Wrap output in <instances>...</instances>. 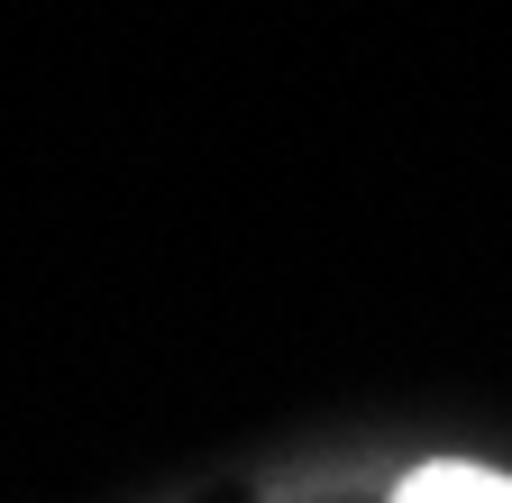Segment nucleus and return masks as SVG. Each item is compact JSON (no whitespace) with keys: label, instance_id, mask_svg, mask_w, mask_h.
I'll use <instances>...</instances> for the list:
<instances>
[{"label":"nucleus","instance_id":"obj_1","mask_svg":"<svg viewBox=\"0 0 512 503\" xmlns=\"http://www.w3.org/2000/svg\"><path fill=\"white\" fill-rule=\"evenodd\" d=\"M394 503H512V476H485V467H421Z\"/></svg>","mask_w":512,"mask_h":503}]
</instances>
